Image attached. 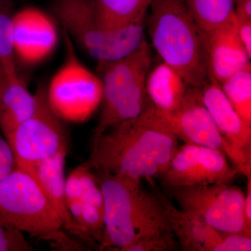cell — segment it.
<instances>
[{
	"mask_svg": "<svg viewBox=\"0 0 251 251\" xmlns=\"http://www.w3.org/2000/svg\"><path fill=\"white\" fill-rule=\"evenodd\" d=\"M178 140L150 103L139 116L109 128L93 142L85 163L92 171L141 183L163 176Z\"/></svg>",
	"mask_w": 251,
	"mask_h": 251,
	"instance_id": "6da1fadb",
	"label": "cell"
},
{
	"mask_svg": "<svg viewBox=\"0 0 251 251\" xmlns=\"http://www.w3.org/2000/svg\"><path fill=\"white\" fill-rule=\"evenodd\" d=\"M95 175L105 203L99 251H126L135 243L174 234L161 196L145 191L137 181L99 172Z\"/></svg>",
	"mask_w": 251,
	"mask_h": 251,
	"instance_id": "7a4b0ae2",
	"label": "cell"
},
{
	"mask_svg": "<svg viewBox=\"0 0 251 251\" xmlns=\"http://www.w3.org/2000/svg\"><path fill=\"white\" fill-rule=\"evenodd\" d=\"M148 11L149 36L163 62L176 69L188 87L205 85L209 80L205 34L183 0H151Z\"/></svg>",
	"mask_w": 251,
	"mask_h": 251,
	"instance_id": "3957f363",
	"label": "cell"
},
{
	"mask_svg": "<svg viewBox=\"0 0 251 251\" xmlns=\"http://www.w3.org/2000/svg\"><path fill=\"white\" fill-rule=\"evenodd\" d=\"M0 219L54 250H89L68 233L36 178L18 167L0 179Z\"/></svg>",
	"mask_w": 251,
	"mask_h": 251,
	"instance_id": "277c9868",
	"label": "cell"
},
{
	"mask_svg": "<svg viewBox=\"0 0 251 251\" xmlns=\"http://www.w3.org/2000/svg\"><path fill=\"white\" fill-rule=\"evenodd\" d=\"M151 64V48L146 39L129 54L98 62L103 86L101 112L92 142L109 128L141 115L150 105L145 79Z\"/></svg>",
	"mask_w": 251,
	"mask_h": 251,
	"instance_id": "5b68a950",
	"label": "cell"
},
{
	"mask_svg": "<svg viewBox=\"0 0 251 251\" xmlns=\"http://www.w3.org/2000/svg\"><path fill=\"white\" fill-rule=\"evenodd\" d=\"M50 9L64 32L97 62L124 57L145 39V21L110 29L99 21L92 0H52Z\"/></svg>",
	"mask_w": 251,
	"mask_h": 251,
	"instance_id": "8992f818",
	"label": "cell"
},
{
	"mask_svg": "<svg viewBox=\"0 0 251 251\" xmlns=\"http://www.w3.org/2000/svg\"><path fill=\"white\" fill-rule=\"evenodd\" d=\"M66 59L47 87L50 108L62 121L83 123L100 106L103 86L98 75L77 58L73 41L64 32Z\"/></svg>",
	"mask_w": 251,
	"mask_h": 251,
	"instance_id": "52a82bcc",
	"label": "cell"
},
{
	"mask_svg": "<svg viewBox=\"0 0 251 251\" xmlns=\"http://www.w3.org/2000/svg\"><path fill=\"white\" fill-rule=\"evenodd\" d=\"M46 90L44 84L38 86L35 111L6 138L16 166L25 171L59 153H68L67 132L50 106Z\"/></svg>",
	"mask_w": 251,
	"mask_h": 251,
	"instance_id": "ba28073f",
	"label": "cell"
},
{
	"mask_svg": "<svg viewBox=\"0 0 251 251\" xmlns=\"http://www.w3.org/2000/svg\"><path fill=\"white\" fill-rule=\"evenodd\" d=\"M181 210L202 219L221 232L251 236L244 216L245 193L226 183L173 190Z\"/></svg>",
	"mask_w": 251,
	"mask_h": 251,
	"instance_id": "9c48e42d",
	"label": "cell"
},
{
	"mask_svg": "<svg viewBox=\"0 0 251 251\" xmlns=\"http://www.w3.org/2000/svg\"><path fill=\"white\" fill-rule=\"evenodd\" d=\"M160 115L178 140L186 144L221 150L232 162L239 174L247 177L251 176V163L225 140L203 103L201 88L188 87L177 110L172 113Z\"/></svg>",
	"mask_w": 251,
	"mask_h": 251,
	"instance_id": "30bf717a",
	"label": "cell"
},
{
	"mask_svg": "<svg viewBox=\"0 0 251 251\" xmlns=\"http://www.w3.org/2000/svg\"><path fill=\"white\" fill-rule=\"evenodd\" d=\"M239 174L222 151L193 144L178 147L161 176L167 188L229 184Z\"/></svg>",
	"mask_w": 251,
	"mask_h": 251,
	"instance_id": "8fae6325",
	"label": "cell"
},
{
	"mask_svg": "<svg viewBox=\"0 0 251 251\" xmlns=\"http://www.w3.org/2000/svg\"><path fill=\"white\" fill-rule=\"evenodd\" d=\"M65 191L73 218L100 247L103 234L105 203L95 173L86 163L76 167L66 180Z\"/></svg>",
	"mask_w": 251,
	"mask_h": 251,
	"instance_id": "7c38bea8",
	"label": "cell"
},
{
	"mask_svg": "<svg viewBox=\"0 0 251 251\" xmlns=\"http://www.w3.org/2000/svg\"><path fill=\"white\" fill-rule=\"evenodd\" d=\"M52 18L32 6L15 13L13 42L16 62L35 65L51 55L58 42V33Z\"/></svg>",
	"mask_w": 251,
	"mask_h": 251,
	"instance_id": "4fadbf2b",
	"label": "cell"
},
{
	"mask_svg": "<svg viewBox=\"0 0 251 251\" xmlns=\"http://www.w3.org/2000/svg\"><path fill=\"white\" fill-rule=\"evenodd\" d=\"M209 78L221 84L249 67L248 53L231 21L205 34Z\"/></svg>",
	"mask_w": 251,
	"mask_h": 251,
	"instance_id": "5bb4252c",
	"label": "cell"
},
{
	"mask_svg": "<svg viewBox=\"0 0 251 251\" xmlns=\"http://www.w3.org/2000/svg\"><path fill=\"white\" fill-rule=\"evenodd\" d=\"M67 153H59L52 158L38 163L28 173L36 178L53 206L64 228L73 237L77 238L89 249L99 250L97 242L89 237L77 224L71 214L66 197L64 166Z\"/></svg>",
	"mask_w": 251,
	"mask_h": 251,
	"instance_id": "9a60e30c",
	"label": "cell"
},
{
	"mask_svg": "<svg viewBox=\"0 0 251 251\" xmlns=\"http://www.w3.org/2000/svg\"><path fill=\"white\" fill-rule=\"evenodd\" d=\"M201 94L225 140L251 163V125L239 116L215 80L209 79L201 87Z\"/></svg>",
	"mask_w": 251,
	"mask_h": 251,
	"instance_id": "2e32d148",
	"label": "cell"
},
{
	"mask_svg": "<svg viewBox=\"0 0 251 251\" xmlns=\"http://www.w3.org/2000/svg\"><path fill=\"white\" fill-rule=\"evenodd\" d=\"M172 232L186 251H224V232H221L198 216L178 209L161 196Z\"/></svg>",
	"mask_w": 251,
	"mask_h": 251,
	"instance_id": "e0dca14e",
	"label": "cell"
},
{
	"mask_svg": "<svg viewBox=\"0 0 251 251\" xmlns=\"http://www.w3.org/2000/svg\"><path fill=\"white\" fill-rule=\"evenodd\" d=\"M188 85L176 69L163 62L150 69L145 79V90L150 103L162 115L177 110Z\"/></svg>",
	"mask_w": 251,
	"mask_h": 251,
	"instance_id": "ac0fdd59",
	"label": "cell"
},
{
	"mask_svg": "<svg viewBox=\"0 0 251 251\" xmlns=\"http://www.w3.org/2000/svg\"><path fill=\"white\" fill-rule=\"evenodd\" d=\"M36 105V94L29 92L19 74L8 79L0 99V130L5 138L33 115Z\"/></svg>",
	"mask_w": 251,
	"mask_h": 251,
	"instance_id": "d6986e66",
	"label": "cell"
},
{
	"mask_svg": "<svg viewBox=\"0 0 251 251\" xmlns=\"http://www.w3.org/2000/svg\"><path fill=\"white\" fill-rule=\"evenodd\" d=\"M100 22L120 29L145 21L151 0H92Z\"/></svg>",
	"mask_w": 251,
	"mask_h": 251,
	"instance_id": "ffe728a7",
	"label": "cell"
},
{
	"mask_svg": "<svg viewBox=\"0 0 251 251\" xmlns=\"http://www.w3.org/2000/svg\"><path fill=\"white\" fill-rule=\"evenodd\" d=\"M204 34L232 20L234 0H183Z\"/></svg>",
	"mask_w": 251,
	"mask_h": 251,
	"instance_id": "44dd1931",
	"label": "cell"
},
{
	"mask_svg": "<svg viewBox=\"0 0 251 251\" xmlns=\"http://www.w3.org/2000/svg\"><path fill=\"white\" fill-rule=\"evenodd\" d=\"M219 85L239 116L251 125V65Z\"/></svg>",
	"mask_w": 251,
	"mask_h": 251,
	"instance_id": "7402d4cb",
	"label": "cell"
},
{
	"mask_svg": "<svg viewBox=\"0 0 251 251\" xmlns=\"http://www.w3.org/2000/svg\"><path fill=\"white\" fill-rule=\"evenodd\" d=\"M15 13L14 1L0 0V61L9 78L18 75L13 42Z\"/></svg>",
	"mask_w": 251,
	"mask_h": 251,
	"instance_id": "603a6c76",
	"label": "cell"
},
{
	"mask_svg": "<svg viewBox=\"0 0 251 251\" xmlns=\"http://www.w3.org/2000/svg\"><path fill=\"white\" fill-rule=\"evenodd\" d=\"M34 248L24 234L0 219V251H31Z\"/></svg>",
	"mask_w": 251,
	"mask_h": 251,
	"instance_id": "cb8c5ba5",
	"label": "cell"
},
{
	"mask_svg": "<svg viewBox=\"0 0 251 251\" xmlns=\"http://www.w3.org/2000/svg\"><path fill=\"white\" fill-rule=\"evenodd\" d=\"M177 241L174 234L151 238L130 246L126 251H167L176 249Z\"/></svg>",
	"mask_w": 251,
	"mask_h": 251,
	"instance_id": "d4e9b609",
	"label": "cell"
},
{
	"mask_svg": "<svg viewBox=\"0 0 251 251\" xmlns=\"http://www.w3.org/2000/svg\"><path fill=\"white\" fill-rule=\"evenodd\" d=\"M17 168L14 153L7 140L0 135V179Z\"/></svg>",
	"mask_w": 251,
	"mask_h": 251,
	"instance_id": "484cf974",
	"label": "cell"
},
{
	"mask_svg": "<svg viewBox=\"0 0 251 251\" xmlns=\"http://www.w3.org/2000/svg\"><path fill=\"white\" fill-rule=\"evenodd\" d=\"M251 236L224 232V251H250Z\"/></svg>",
	"mask_w": 251,
	"mask_h": 251,
	"instance_id": "4316f807",
	"label": "cell"
},
{
	"mask_svg": "<svg viewBox=\"0 0 251 251\" xmlns=\"http://www.w3.org/2000/svg\"><path fill=\"white\" fill-rule=\"evenodd\" d=\"M247 178V189L244 201V216L246 225L251 229V176Z\"/></svg>",
	"mask_w": 251,
	"mask_h": 251,
	"instance_id": "83f0119b",
	"label": "cell"
},
{
	"mask_svg": "<svg viewBox=\"0 0 251 251\" xmlns=\"http://www.w3.org/2000/svg\"><path fill=\"white\" fill-rule=\"evenodd\" d=\"M8 79H9V77H8L7 74L5 71L2 63L0 61V85H4Z\"/></svg>",
	"mask_w": 251,
	"mask_h": 251,
	"instance_id": "f1b7e54d",
	"label": "cell"
},
{
	"mask_svg": "<svg viewBox=\"0 0 251 251\" xmlns=\"http://www.w3.org/2000/svg\"><path fill=\"white\" fill-rule=\"evenodd\" d=\"M4 85H5V84H4ZM4 85H0V99H1V91H2L3 87H4Z\"/></svg>",
	"mask_w": 251,
	"mask_h": 251,
	"instance_id": "f546056e",
	"label": "cell"
},
{
	"mask_svg": "<svg viewBox=\"0 0 251 251\" xmlns=\"http://www.w3.org/2000/svg\"><path fill=\"white\" fill-rule=\"evenodd\" d=\"M13 1H22V0H13Z\"/></svg>",
	"mask_w": 251,
	"mask_h": 251,
	"instance_id": "4dcf8cb0",
	"label": "cell"
}]
</instances>
